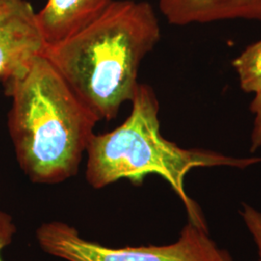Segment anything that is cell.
Listing matches in <instances>:
<instances>
[{
  "instance_id": "cell-1",
  "label": "cell",
  "mask_w": 261,
  "mask_h": 261,
  "mask_svg": "<svg viewBox=\"0 0 261 261\" xmlns=\"http://www.w3.org/2000/svg\"><path fill=\"white\" fill-rule=\"evenodd\" d=\"M160 39L150 3L112 0L99 18L43 56L100 121H110L132 102L140 64Z\"/></svg>"
},
{
  "instance_id": "cell-2",
  "label": "cell",
  "mask_w": 261,
  "mask_h": 261,
  "mask_svg": "<svg viewBox=\"0 0 261 261\" xmlns=\"http://www.w3.org/2000/svg\"><path fill=\"white\" fill-rule=\"evenodd\" d=\"M12 99L8 129L19 167L37 184L77 173L100 121L43 55L5 94Z\"/></svg>"
},
{
  "instance_id": "cell-3",
  "label": "cell",
  "mask_w": 261,
  "mask_h": 261,
  "mask_svg": "<svg viewBox=\"0 0 261 261\" xmlns=\"http://www.w3.org/2000/svg\"><path fill=\"white\" fill-rule=\"evenodd\" d=\"M132 111L116 129L95 135L89 140L85 176L95 189L120 179L141 185L150 174L164 178L186 209L189 222L207 228L200 208L188 196L185 178L194 168H246L261 158H236L211 150L185 149L161 133L158 98L148 84H140L132 100Z\"/></svg>"
},
{
  "instance_id": "cell-4",
  "label": "cell",
  "mask_w": 261,
  "mask_h": 261,
  "mask_svg": "<svg viewBox=\"0 0 261 261\" xmlns=\"http://www.w3.org/2000/svg\"><path fill=\"white\" fill-rule=\"evenodd\" d=\"M36 237L44 252L66 261H218L221 251L207 228L190 222L176 242L165 246L109 248L85 240L61 222L42 224Z\"/></svg>"
},
{
  "instance_id": "cell-5",
  "label": "cell",
  "mask_w": 261,
  "mask_h": 261,
  "mask_svg": "<svg viewBox=\"0 0 261 261\" xmlns=\"http://www.w3.org/2000/svg\"><path fill=\"white\" fill-rule=\"evenodd\" d=\"M46 43L37 12L28 0H0V84L6 94L21 79Z\"/></svg>"
},
{
  "instance_id": "cell-6",
  "label": "cell",
  "mask_w": 261,
  "mask_h": 261,
  "mask_svg": "<svg viewBox=\"0 0 261 261\" xmlns=\"http://www.w3.org/2000/svg\"><path fill=\"white\" fill-rule=\"evenodd\" d=\"M170 24H202L229 19L261 20V0H159Z\"/></svg>"
},
{
  "instance_id": "cell-7",
  "label": "cell",
  "mask_w": 261,
  "mask_h": 261,
  "mask_svg": "<svg viewBox=\"0 0 261 261\" xmlns=\"http://www.w3.org/2000/svg\"><path fill=\"white\" fill-rule=\"evenodd\" d=\"M112 0H47L37 12V21L46 46L71 37L99 18Z\"/></svg>"
},
{
  "instance_id": "cell-8",
  "label": "cell",
  "mask_w": 261,
  "mask_h": 261,
  "mask_svg": "<svg viewBox=\"0 0 261 261\" xmlns=\"http://www.w3.org/2000/svg\"><path fill=\"white\" fill-rule=\"evenodd\" d=\"M243 91L261 93V40L247 47L233 61Z\"/></svg>"
},
{
  "instance_id": "cell-9",
  "label": "cell",
  "mask_w": 261,
  "mask_h": 261,
  "mask_svg": "<svg viewBox=\"0 0 261 261\" xmlns=\"http://www.w3.org/2000/svg\"><path fill=\"white\" fill-rule=\"evenodd\" d=\"M240 214L245 225L247 226L256 245L258 259L261 261V211L252 206L244 203L240 210Z\"/></svg>"
},
{
  "instance_id": "cell-10",
  "label": "cell",
  "mask_w": 261,
  "mask_h": 261,
  "mask_svg": "<svg viewBox=\"0 0 261 261\" xmlns=\"http://www.w3.org/2000/svg\"><path fill=\"white\" fill-rule=\"evenodd\" d=\"M250 108L253 114L251 134V152H255L261 148V93L254 95Z\"/></svg>"
},
{
  "instance_id": "cell-11",
  "label": "cell",
  "mask_w": 261,
  "mask_h": 261,
  "mask_svg": "<svg viewBox=\"0 0 261 261\" xmlns=\"http://www.w3.org/2000/svg\"><path fill=\"white\" fill-rule=\"evenodd\" d=\"M16 231L17 228L12 216L4 211H0V261H3L1 258V251L13 241Z\"/></svg>"
},
{
  "instance_id": "cell-12",
  "label": "cell",
  "mask_w": 261,
  "mask_h": 261,
  "mask_svg": "<svg viewBox=\"0 0 261 261\" xmlns=\"http://www.w3.org/2000/svg\"><path fill=\"white\" fill-rule=\"evenodd\" d=\"M218 261H234L231 257V255L225 251L221 250L220 251V255H219V259Z\"/></svg>"
}]
</instances>
